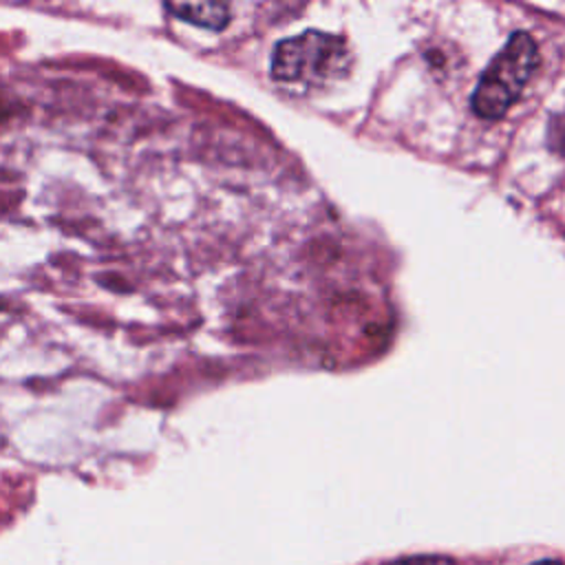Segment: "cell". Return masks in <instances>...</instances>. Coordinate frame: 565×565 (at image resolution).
Here are the masks:
<instances>
[{"label": "cell", "mask_w": 565, "mask_h": 565, "mask_svg": "<svg viewBox=\"0 0 565 565\" xmlns=\"http://www.w3.org/2000/svg\"><path fill=\"white\" fill-rule=\"evenodd\" d=\"M534 565H561V563H556V561H541V563H534Z\"/></svg>", "instance_id": "5b68a950"}, {"label": "cell", "mask_w": 565, "mask_h": 565, "mask_svg": "<svg viewBox=\"0 0 565 565\" xmlns=\"http://www.w3.org/2000/svg\"><path fill=\"white\" fill-rule=\"evenodd\" d=\"M391 565H459V563L452 558H446V556H408V558L395 561Z\"/></svg>", "instance_id": "277c9868"}, {"label": "cell", "mask_w": 565, "mask_h": 565, "mask_svg": "<svg viewBox=\"0 0 565 565\" xmlns=\"http://www.w3.org/2000/svg\"><path fill=\"white\" fill-rule=\"evenodd\" d=\"M166 9L183 22L221 31L230 22V11L218 2H168Z\"/></svg>", "instance_id": "3957f363"}, {"label": "cell", "mask_w": 565, "mask_h": 565, "mask_svg": "<svg viewBox=\"0 0 565 565\" xmlns=\"http://www.w3.org/2000/svg\"><path fill=\"white\" fill-rule=\"evenodd\" d=\"M539 64L536 42L530 33L516 31L492 57L472 95V110L483 119L503 117L519 99Z\"/></svg>", "instance_id": "7a4b0ae2"}, {"label": "cell", "mask_w": 565, "mask_h": 565, "mask_svg": "<svg viewBox=\"0 0 565 565\" xmlns=\"http://www.w3.org/2000/svg\"><path fill=\"white\" fill-rule=\"evenodd\" d=\"M351 55L340 35L305 31L276 44L271 77L282 84H324L347 73Z\"/></svg>", "instance_id": "6da1fadb"}]
</instances>
